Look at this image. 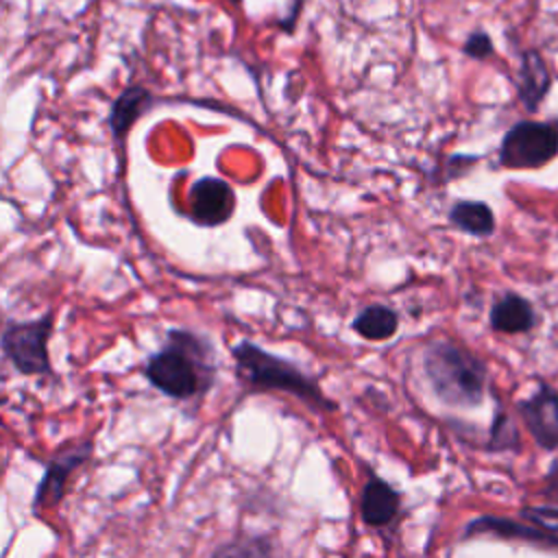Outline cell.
I'll return each mask as SVG.
<instances>
[{
  "mask_svg": "<svg viewBox=\"0 0 558 558\" xmlns=\"http://www.w3.org/2000/svg\"><path fill=\"white\" fill-rule=\"evenodd\" d=\"M558 155V122L521 120L508 129L499 146V163L510 170H536Z\"/></svg>",
  "mask_w": 558,
  "mask_h": 558,
  "instance_id": "obj_4",
  "label": "cell"
},
{
  "mask_svg": "<svg viewBox=\"0 0 558 558\" xmlns=\"http://www.w3.org/2000/svg\"><path fill=\"white\" fill-rule=\"evenodd\" d=\"M425 375L440 401L473 408L482 401L486 371L464 347L440 340L425 351Z\"/></svg>",
  "mask_w": 558,
  "mask_h": 558,
  "instance_id": "obj_1",
  "label": "cell"
},
{
  "mask_svg": "<svg viewBox=\"0 0 558 558\" xmlns=\"http://www.w3.org/2000/svg\"><path fill=\"white\" fill-rule=\"evenodd\" d=\"M229 2H233V4H240V2H242V0H229Z\"/></svg>",
  "mask_w": 558,
  "mask_h": 558,
  "instance_id": "obj_20",
  "label": "cell"
},
{
  "mask_svg": "<svg viewBox=\"0 0 558 558\" xmlns=\"http://www.w3.org/2000/svg\"><path fill=\"white\" fill-rule=\"evenodd\" d=\"M231 353L238 364V375L251 388L283 390L318 408H327V410L333 408L307 375H303L294 364L264 351L262 347L248 340H242L231 349Z\"/></svg>",
  "mask_w": 558,
  "mask_h": 558,
  "instance_id": "obj_3",
  "label": "cell"
},
{
  "mask_svg": "<svg viewBox=\"0 0 558 558\" xmlns=\"http://www.w3.org/2000/svg\"><path fill=\"white\" fill-rule=\"evenodd\" d=\"M534 323H536L534 307L521 294L508 292L501 299H497L495 305L490 307V325L495 331L521 333L532 329Z\"/></svg>",
  "mask_w": 558,
  "mask_h": 558,
  "instance_id": "obj_11",
  "label": "cell"
},
{
  "mask_svg": "<svg viewBox=\"0 0 558 558\" xmlns=\"http://www.w3.org/2000/svg\"><path fill=\"white\" fill-rule=\"evenodd\" d=\"M549 85H551V78L543 57L536 50H525L519 59V70L514 78V87L521 105L530 113H534L543 102Z\"/></svg>",
  "mask_w": 558,
  "mask_h": 558,
  "instance_id": "obj_10",
  "label": "cell"
},
{
  "mask_svg": "<svg viewBox=\"0 0 558 558\" xmlns=\"http://www.w3.org/2000/svg\"><path fill=\"white\" fill-rule=\"evenodd\" d=\"M497 534L504 538H523L527 543H536L543 547H558V536L538 530V527H530L525 523H514L510 519H501V517H480L475 521H471L464 530L466 536L471 534Z\"/></svg>",
  "mask_w": 558,
  "mask_h": 558,
  "instance_id": "obj_12",
  "label": "cell"
},
{
  "mask_svg": "<svg viewBox=\"0 0 558 558\" xmlns=\"http://www.w3.org/2000/svg\"><path fill=\"white\" fill-rule=\"evenodd\" d=\"M521 414L534 436L545 449L558 447V395L549 386H541L527 401L521 403Z\"/></svg>",
  "mask_w": 558,
  "mask_h": 558,
  "instance_id": "obj_8",
  "label": "cell"
},
{
  "mask_svg": "<svg viewBox=\"0 0 558 558\" xmlns=\"http://www.w3.org/2000/svg\"><path fill=\"white\" fill-rule=\"evenodd\" d=\"M397 508H399V495L384 480L373 477L364 486L360 510H362V519L368 525H386L397 514Z\"/></svg>",
  "mask_w": 558,
  "mask_h": 558,
  "instance_id": "obj_13",
  "label": "cell"
},
{
  "mask_svg": "<svg viewBox=\"0 0 558 558\" xmlns=\"http://www.w3.org/2000/svg\"><path fill=\"white\" fill-rule=\"evenodd\" d=\"M54 327V314L46 312L44 316L26 323H9L0 336L2 353L9 362L24 375H50V355L48 340Z\"/></svg>",
  "mask_w": 558,
  "mask_h": 558,
  "instance_id": "obj_5",
  "label": "cell"
},
{
  "mask_svg": "<svg viewBox=\"0 0 558 558\" xmlns=\"http://www.w3.org/2000/svg\"><path fill=\"white\" fill-rule=\"evenodd\" d=\"M92 453L89 440H78L59 449L46 466V473L35 493V508H54L65 495V482L74 469H78Z\"/></svg>",
  "mask_w": 558,
  "mask_h": 558,
  "instance_id": "obj_7",
  "label": "cell"
},
{
  "mask_svg": "<svg viewBox=\"0 0 558 558\" xmlns=\"http://www.w3.org/2000/svg\"><path fill=\"white\" fill-rule=\"evenodd\" d=\"M205 344L190 331L172 329L168 344L146 362V379L172 399H190L203 384Z\"/></svg>",
  "mask_w": 558,
  "mask_h": 558,
  "instance_id": "obj_2",
  "label": "cell"
},
{
  "mask_svg": "<svg viewBox=\"0 0 558 558\" xmlns=\"http://www.w3.org/2000/svg\"><path fill=\"white\" fill-rule=\"evenodd\" d=\"M464 54L471 57V59H488L495 54V46H493V39L488 37V33L484 31H475L471 33L466 39H464V46H462Z\"/></svg>",
  "mask_w": 558,
  "mask_h": 558,
  "instance_id": "obj_17",
  "label": "cell"
},
{
  "mask_svg": "<svg viewBox=\"0 0 558 558\" xmlns=\"http://www.w3.org/2000/svg\"><path fill=\"white\" fill-rule=\"evenodd\" d=\"M525 517H530L541 527L558 530V510L556 508H534V510H527Z\"/></svg>",
  "mask_w": 558,
  "mask_h": 558,
  "instance_id": "obj_18",
  "label": "cell"
},
{
  "mask_svg": "<svg viewBox=\"0 0 558 558\" xmlns=\"http://www.w3.org/2000/svg\"><path fill=\"white\" fill-rule=\"evenodd\" d=\"M547 495H549L554 501H558V469H554L551 475H549V480H547Z\"/></svg>",
  "mask_w": 558,
  "mask_h": 558,
  "instance_id": "obj_19",
  "label": "cell"
},
{
  "mask_svg": "<svg viewBox=\"0 0 558 558\" xmlns=\"http://www.w3.org/2000/svg\"><path fill=\"white\" fill-rule=\"evenodd\" d=\"M397 327L399 316L386 305H368L353 320V329L366 340H386L395 336Z\"/></svg>",
  "mask_w": 558,
  "mask_h": 558,
  "instance_id": "obj_15",
  "label": "cell"
},
{
  "mask_svg": "<svg viewBox=\"0 0 558 558\" xmlns=\"http://www.w3.org/2000/svg\"><path fill=\"white\" fill-rule=\"evenodd\" d=\"M190 218L201 227L225 225L235 209L233 187L218 177H201L192 183L190 196Z\"/></svg>",
  "mask_w": 558,
  "mask_h": 558,
  "instance_id": "obj_6",
  "label": "cell"
},
{
  "mask_svg": "<svg viewBox=\"0 0 558 558\" xmlns=\"http://www.w3.org/2000/svg\"><path fill=\"white\" fill-rule=\"evenodd\" d=\"M211 558H270V545L262 538L233 541L222 545Z\"/></svg>",
  "mask_w": 558,
  "mask_h": 558,
  "instance_id": "obj_16",
  "label": "cell"
},
{
  "mask_svg": "<svg viewBox=\"0 0 558 558\" xmlns=\"http://www.w3.org/2000/svg\"><path fill=\"white\" fill-rule=\"evenodd\" d=\"M449 220L477 238H486L495 231V216L493 209L482 201H458L449 209Z\"/></svg>",
  "mask_w": 558,
  "mask_h": 558,
  "instance_id": "obj_14",
  "label": "cell"
},
{
  "mask_svg": "<svg viewBox=\"0 0 558 558\" xmlns=\"http://www.w3.org/2000/svg\"><path fill=\"white\" fill-rule=\"evenodd\" d=\"M155 105L153 92H148L144 85H129L124 87L118 98L111 105L109 113V129L118 144L126 142V135L131 126Z\"/></svg>",
  "mask_w": 558,
  "mask_h": 558,
  "instance_id": "obj_9",
  "label": "cell"
}]
</instances>
